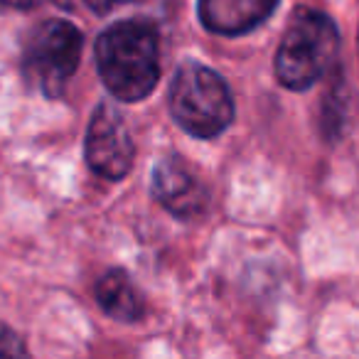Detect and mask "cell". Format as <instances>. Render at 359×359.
<instances>
[{"label":"cell","mask_w":359,"mask_h":359,"mask_svg":"<svg viewBox=\"0 0 359 359\" xmlns=\"http://www.w3.org/2000/svg\"><path fill=\"white\" fill-rule=\"evenodd\" d=\"M96 65L106 89L133 104L155 89L160 79V35L150 20H121L96 40Z\"/></svg>","instance_id":"1"},{"label":"cell","mask_w":359,"mask_h":359,"mask_svg":"<svg viewBox=\"0 0 359 359\" xmlns=\"http://www.w3.org/2000/svg\"><path fill=\"white\" fill-rule=\"evenodd\" d=\"M339 32L332 18L315 8H298L290 15L276 52V76L290 91H305L334 65Z\"/></svg>","instance_id":"2"},{"label":"cell","mask_w":359,"mask_h":359,"mask_svg":"<svg viewBox=\"0 0 359 359\" xmlns=\"http://www.w3.org/2000/svg\"><path fill=\"white\" fill-rule=\"evenodd\" d=\"M170 114L195 138H217L234 121L229 86L217 72L202 65H185L170 84Z\"/></svg>","instance_id":"3"},{"label":"cell","mask_w":359,"mask_h":359,"mask_svg":"<svg viewBox=\"0 0 359 359\" xmlns=\"http://www.w3.org/2000/svg\"><path fill=\"white\" fill-rule=\"evenodd\" d=\"M81 45L84 37L72 22L47 20L37 25L22 52L25 79L50 99L60 96L79 67Z\"/></svg>","instance_id":"4"},{"label":"cell","mask_w":359,"mask_h":359,"mask_svg":"<svg viewBox=\"0 0 359 359\" xmlns=\"http://www.w3.org/2000/svg\"><path fill=\"white\" fill-rule=\"evenodd\" d=\"M135 145L121 111L111 104H101L91 116L86 130V163L96 175L106 180H121L130 172Z\"/></svg>","instance_id":"5"},{"label":"cell","mask_w":359,"mask_h":359,"mask_svg":"<svg viewBox=\"0 0 359 359\" xmlns=\"http://www.w3.org/2000/svg\"><path fill=\"white\" fill-rule=\"evenodd\" d=\"M153 195L170 215L180 219H195L207 210V190L195 177L190 165L177 155L163 158L153 170Z\"/></svg>","instance_id":"6"},{"label":"cell","mask_w":359,"mask_h":359,"mask_svg":"<svg viewBox=\"0 0 359 359\" xmlns=\"http://www.w3.org/2000/svg\"><path fill=\"white\" fill-rule=\"evenodd\" d=\"M278 0H200L197 15L217 35H246L273 15Z\"/></svg>","instance_id":"7"},{"label":"cell","mask_w":359,"mask_h":359,"mask_svg":"<svg viewBox=\"0 0 359 359\" xmlns=\"http://www.w3.org/2000/svg\"><path fill=\"white\" fill-rule=\"evenodd\" d=\"M96 300L109 318L121 323H135L143 315V298L128 273L121 269H111L101 276L96 283Z\"/></svg>","instance_id":"8"},{"label":"cell","mask_w":359,"mask_h":359,"mask_svg":"<svg viewBox=\"0 0 359 359\" xmlns=\"http://www.w3.org/2000/svg\"><path fill=\"white\" fill-rule=\"evenodd\" d=\"M27 347L11 327L0 325V357H25Z\"/></svg>","instance_id":"9"},{"label":"cell","mask_w":359,"mask_h":359,"mask_svg":"<svg viewBox=\"0 0 359 359\" xmlns=\"http://www.w3.org/2000/svg\"><path fill=\"white\" fill-rule=\"evenodd\" d=\"M84 3L94 13H111L114 8L126 6V3H130V0H84Z\"/></svg>","instance_id":"10"}]
</instances>
